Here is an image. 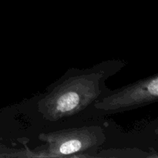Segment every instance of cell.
<instances>
[{
	"instance_id": "1",
	"label": "cell",
	"mask_w": 158,
	"mask_h": 158,
	"mask_svg": "<svg viewBox=\"0 0 158 158\" xmlns=\"http://www.w3.org/2000/svg\"><path fill=\"white\" fill-rule=\"evenodd\" d=\"M114 73L108 65L68 71L40 99L39 111L49 121L76 115L101 98L105 80Z\"/></svg>"
},
{
	"instance_id": "2",
	"label": "cell",
	"mask_w": 158,
	"mask_h": 158,
	"mask_svg": "<svg viewBox=\"0 0 158 158\" xmlns=\"http://www.w3.org/2000/svg\"><path fill=\"white\" fill-rule=\"evenodd\" d=\"M40 138L46 143L44 157H94L104 142L103 131L100 127H83L63 130Z\"/></svg>"
},
{
	"instance_id": "3",
	"label": "cell",
	"mask_w": 158,
	"mask_h": 158,
	"mask_svg": "<svg viewBox=\"0 0 158 158\" xmlns=\"http://www.w3.org/2000/svg\"><path fill=\"white\" fill-rule=\"evenodd\" d=\"M157 99L158 75L155 74L102 97L94 106L111 114L136 109L156 102Z\"/></svg>"
},
{
	"instance_id": "4",
	"label": "cell",
	"mask_w": 158,
	"mask_h": 158,
	"mask_svg": "<svg viewBox=\"0 0 158 158\" xmlns=\"http://www.w3.org/2000/svg\"><path fill=\"white\" fill-rule=\"evenodd\" d=\"M11 150H9L4 147L3 145L1 144L0 143V157H15V154L13 153L15 152H11Z\"/></svg>"
}]
</instances>
